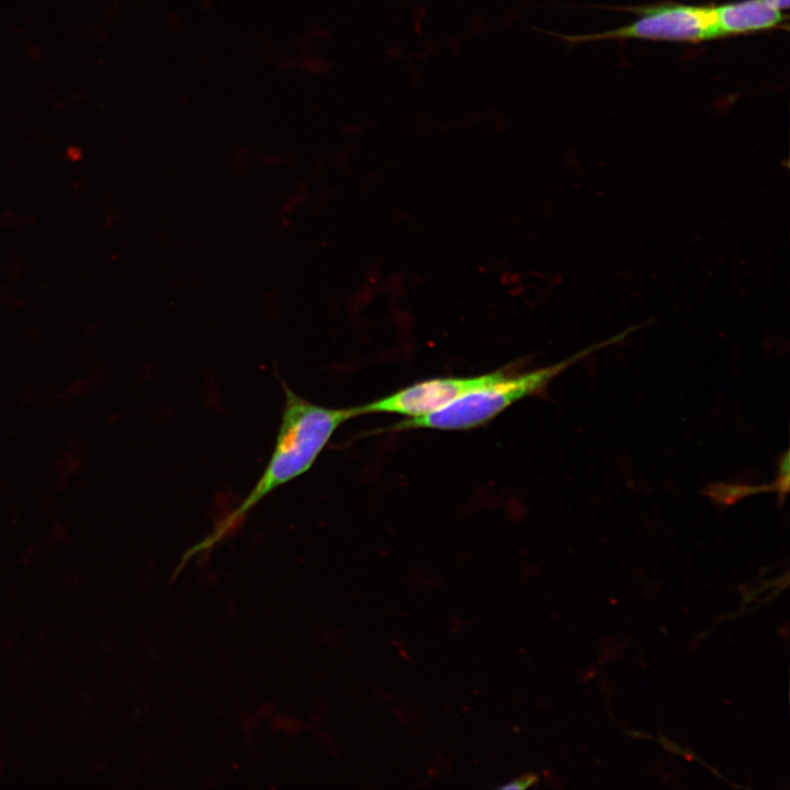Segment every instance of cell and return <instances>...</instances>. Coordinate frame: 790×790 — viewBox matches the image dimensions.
Segmentation results:
<instances>
[{
    "mask_svg": "<svg viewBox=\"0 0 790 790\" xmlns=\"http://www.w3.org/2000/svg\"><path fill=\"white\" fill-rule=\"evenodd\" d=\"M537 782V776L533 774L523 775L501 787L504 790L524 789Z\"/></svg>",
    "mask_w": 790,
    "mask_h": 790,
    "instance_id": "obj_7",
    "label": "cell"
},
{
    "mask_svg": "<svg viewBox=\"0 0 790 790\" xmlns=\"http://www.w3.org/2000/svg\"><path fill=\"white\" fill-rule=\"evenodd\" d=\"M280 426L270 459L248 495L187 555L213 548L237 529L248 514L276 488L308 472L336 430L361 416L360 405L327 407L297 395L285 383Z\"/></svg>",
    "mask_w": 790,
    "mask_h": 790,
    "instance_id": "obj_1",
    "label": "cell"
},
{
    "mask_svg": "<svg viewBox=\"0 0 790 790\" xmlns=\"http://www.w3.org/2000/svg\"><path fill=\"white\" fill-rule=\"evenodd\" d=\"M619 337L580 350L573 357L545 368L518 373L517 375L505 373L494 382L463 395L431 414L406 418L391 427L390 430L418 428L469 430L479 427L490 421L516 402L543 394L555 376L597 349L616 342Z\"/></svg>",
    "mask_w": 790,
    "mask_h": 790,
    "instance_id": "obj_2",
    "label": "cell"
},
{
    "mask_svg": "<svg viewBox=\"0 0 790 790\" xmlns=\"http://www.w3.org/2000/svg\"><path fill=\"white\" fill-rule=\"evenodd\" d=\"M639 18L614 30L580 36H563L568 42L609 38H641L676 42H700L719 37L713 7L665 3L635 8Z\"/></svg>",
    "mask_w": 790,
    "mask_h": 790,
    "instance_id": "obj_3",
    "label": "cell"
},
{
    "mask_svg": "<svg viewBox=\"0 0 790 790\" xmlns=\"http://www.w3.org/2000/svg\"><path fill=\"white\" fill-rule=\"evenodd\" d=\"M505 373V370H498L469 377L425 380L388 396L360 405L361 414H397L407 418L425 416L472 391L494 382Z\"/></svg>",
    "mask_w": 790,
    "mask_h": 790,
    "instance_id": "obj_4",
    "label": "cell"
},
{
    "mask_svg": "<svg viewBox=\"0 0 790 790\" xmlns=\"http://www.w3.org/2000/svg\"><path fill=\"white\" fill-rule=\"evenodd\" d=\"M720 36L740 35L774 29L785 15L764 0H740L713 7Z\"/></svg>",
    "mask_w": 790,
    "mask_h": 790,
    "instance_id": "obj_5",
    "label": "cell"
},
{
    "mask_svg": "<svg viewBox=\"0 0 790 790\" xmlns=\"http://www.w3.org/2000/svg\"><path fill=\"white\" fill-rule=\"evenodd\" d=\"M766 3H768L770 7L783 11L789 8V0H764Z\"/></svg>",
    "mask_w": 790,
    "mask_h": 790,
    "instance_id": "obj_8",
    "label": "cell"
},
{
    "mask_svg": "<svg viewBox=\"0 0 790 790\" xmlns=\"http://www.w3.org/2000/svg\"><path fill=\"white\" fill-rule=\"evenodd\" d=\"M789 451L786 450L778 460L777 476L774 481L776 494L779 505H782L789 492L790 472H789Z\"/></svg>",
    "mask_w": 790,
    "mask_h": 790,
    "instance_id": "obj_6",
    "label": "cell"
}]
</instances>
